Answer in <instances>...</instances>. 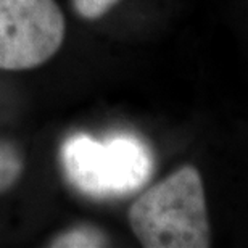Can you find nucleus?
<instances>
[{"instance_id":"f257e3e1","label":"nucleus","mask_w":248,"mask_h":248,"mask_svg":"<svg viewBox=\"0 0 248 248\" xmlns=\"http://www.w3.org/2000/svg\"><path fill=\"white\" fill-rule=\"evenodd\" d=\"M129 224L147 248L210 247L205 188L197 168L182 166L140 193L129 208Z\"/></svg>"},{"instance_id":"f03ea898","label":"nucleus","mask_w":248,"mask_h":248,"mask_svg":"<svg viewBox=\"0 0 248 248\" xmlns=\"http://www.w3.org/2000/svg\"><path fill=\"white\" fill-rule=\"evenodd\" d=\"M60 158L69 184L92 198L126 197L147 184L153 172L150 148L132 134L102 140L73 134L62 143Z\"/></svg>"},{"instance_id":"7ed1b4c3","label":"nucleus","mask_w":248,"mask_h":248,"mask_svg":"<svg viewBox=\"0 0 248 248\" xmlns=\"http://www.w3.org/2000/svg\"><path fill=\"white\" fill-rule=\"evenodd\" d=\"M64 31L55 0H0V69L41 66L60 50Z\"/></svg>"},{"instance_id":"20e7f679","label":"nucleus","mask_w":248,"mask_h":248,"mask_svg":"<svg viewBox=\"0 0 248 248\" xmlns=\"http://www.w3.org/2000/svg\"><path fill=\"white\" fill-rule=\"evenodd\" d=\"M23 170L24 160L21 150L12 142H0V193L16 184Z\"/></svg>"},{"instance_id":"39448f33","label":"nucleus","mask_w":248,"mask_h":248,"mask_svg":"<svg viewBox=\"0 0 248 248\" xmlns=\"http://www.w3.org/2000/svg\"><path fill=\"white\" fill-rule=\"evenodd\" d=\"M108 239L100 229L92 226H79L73 227L55 237L50 242V247L57 248H82V247H107Z\"/></svg>"},{"instance_id":"423d86ee","label":"nucleus","mask_w":248,"mask_h":248,"mask_svg":"<svg viewBox=\"0 0 248 248\" xmlns=\"http://www.w3.org/2000/svg\"><path fill=\"white\" fill-rule=\"evenodd\" d=\"M120 0H73V7L84 19H98Z\"/></svg>"}]
</instances>
